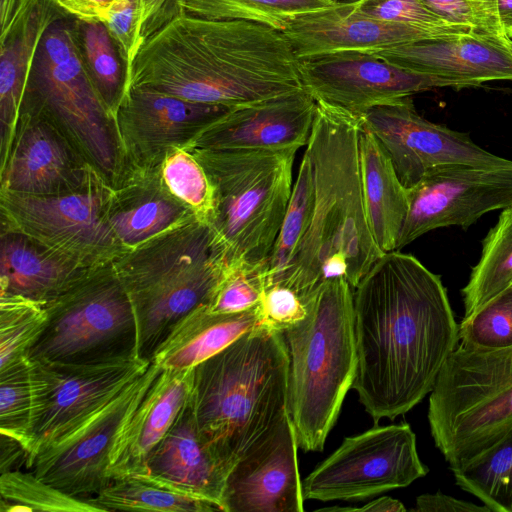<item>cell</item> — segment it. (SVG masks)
I'll use <instances>...</instances> for the list:
<instances>
[{"mask_svg": "<svg viewBox=\"0 0 512 512\" xmlns=\"http://www.w3.org/2000/svg\"><path fill=\"white\" fill-rule=\"evenodd\" d=\"M356 371L352 389L377 425L431 392L459 344L441 277L411 254L384 253L353 292Z\"/></svg>", "mask_w": 512, "mask_h": 512, "instance_id": "6da1fadb", "label": "cell"}, {"mask_svg": "<svg viewBox=\"0 0 512 512\" xmlns=\"http://www.w3.org/2000/svg\"><path fill=\"white\" fill-rule=\"evenodd\" d=\"M130 86L229 108L304 90L300 60L282 30L186 13L143 42Z\"/></svg>", "mask_w": 512, "mask_h": 512, "instance_id": "7a4b0ae2", "label": "cell"}, {"mask_svg": "<svg viewBox=\"0 0 512 512\" xmlns=\"http://www.w3.org/2000/svg\"><path fill=\"white\" fill-rule=\"evenodd\" d=\"M359 133L358 117L317 101L305 150L314 184L312 214L289 266L273 282L291 287L307 302L332 279L344 278L354 289L384 254L366 215Z\"/></svg>", "mask_w": 512, "mask_h": 512, "instance_id": "3957f363", "label": "cell"}, {"mask_svg": "<svg viewBox=\"0 0 512 512\" xmlns=\"http://www.w3.org/2000/svg\"><path fill=\"white\" fill-rule=\"evenodd\" d=\"M288 365L282 333L259 325L191 369L197 427L232 468L287 413Z\"/></svg>", "mask_w": 512, "mask_h": 512, "instance_id": "277c9868", "label": "cell"}, {"mask_svg": "<svg viewBox=\"0 0 512 512\" xmlns=\"http://www.w3.org/2000/svg\"><path fill=\"white\" fill-rule=\"evenodd\" d=\"M113 266L133 307L136 355L148 362L186 315L209 304L230 268L214 231L199 218L127 250Z\"/></svg>", "mask_w": 512, "mask_h": 512, "instance_id": "5b68a950", "label": "cell"}, {"mask_svg": "<svg viewBox=\"0 0 512 512\" xmlns=\"http://www.w3.org/2000/svg\"><path fill=\"white\" fill-rule=\"evenodd\" d=\"M352 289L344 278L326 281L308 301L306 316L281 332L289 361L287 412L305 452L323 450L354 382Z\"/></svg>", "mask_w": 512, "mask_h": 512, "instance_id": "8992f818", "label": "cell"}, {"mask_svg": "<svg viewBox=\"0 0 512 512\" xmlns=\"http://www.w3.org/2000/svg\"><path fill=\"white\" fill-rule=\"evenodd\" d=\"M20 111L41 115L115 187L128 163L114 114L85 63L77 19L66 15L44 33L29 68Z\"/></svg>", "mask_w": 512, "mask_h": 512, "instance_id": "52a82bcc", "label": "cell"}, {"mask_svg": "<svg viewBox=\"0 0 512 512\" xmlns=\"http://www.w3.org/2000/svg\"><path fill=\"white\" fill-rule=\"evenodd\" d=\"M185 150L210 182L207 223L229 267L265 264L290 201L298 150Z\"/></svg>", "mask_w": 512, "mask_h": 512, "instance_id": "ba28073f", "label": "cell"}, {"mask_svg": "<svg viewBox=\"0 0 512 512\" xmlns=\"http://www.w3.org/2000/svg\"><path fill=\"white\" fill-rule=\"evenodd\" d=\"M431 436L449 468L488 448L512 429V347L458 344L430 392Z\"/></svg>", "mask_w": 512, "mask_h": 512, "instance_id": "9c48e42d", "label": "cell"}, {"mask_svg": "<svg viewBox=\"0 0 512 512\" xmlns=\"http://www.w3.org/2000/svg\"><path fill=\"white\" fill-rule=\"evenodd\" d=\"M45 307L46 324L30 360L99 364L138 358L133 307L113 262L90 269Z\"/></svg>", "mask_w": 512, "mask_h": 512, "instance_id": "30bf717a", "label": "cell"}, {"mask_svg": "<svg viewBox=\"0 0 512 512\" xmlns=\"http://www.w3.org/2000/svg\"><path fill=\"white\" fill-rule=\"evenodd\" d=\"M111 190L96 179L59 195L0 191V227L22 232L87 267L110 263L128 250L108 221Z\"/></svg>", "mask_w": 512, "mask_h": 512, "instance_id": "8fae6325", "label": "cell"}, {"mask_svg": "<svg viewBox=\"0 0 512 512\" xmlns=\"http://www.w3.org/2000/svg\"><path fill=\"white\" fill-rule=\"evenodd\" d=\"M31 361L33 410L24 440L26 467L106 406L151 362L138 358L99 364Z\"/></svg>", "mask_w": 512, "mask_h": 512, "instance_id": "7c38bea8", "label": "cell"}, {"mask_svg": "<svg viewBox=\"0 0 512 512\" xmlns=\"http://www.w3.org/2000/svg\"><path fill=\"white\" fill-rule=\"evenodd\" d=\"M416 435L408 423L377 426L345 438L302 482L304 499H364L424 477Z\"/></svg>", "mask_w": 512, "mask_h": 512, "instance_id": "4fadbf2b", "label": "cell"}, {"mask_svg": "<svg viewBox=\"0 0 512 512\" xmlns=\"http://www.w3.org/2000/svg\"><path fill=\"white\" fill-rule=\"evenodd\" d=\"M162 368L151 361L116 397L78 429L41 451L29 470L78 498L95 496L111 481L110 455L115 440Z\"/></svg>", "mask_w": 512, "mask_h": 512, "instance_id": "5bb4252c", "label": "cell"}, {"mask_svg": "<svg viewBox=\"0 0 512 512\" xmlns=\"http://www.w3.org/2000/svg\"><path fill=\"white\" fill-rule=\"evenodd\" d=\"M409 208L396 250L437 228L467 229L482 215L512 206V161L504 165L447 164L407 189Z\"/></svg>", "mask_w": 512, "mask_h": 512, "instance_id": "9a60e30c", "label": "cell"}, {"mask_svg": "<svg viewBox=\"0 0 512 512\" xmlns=\"http://www.w3.org/2000/svg\"><path fill=\"white\" fill-rule=\"evenodd\" d=\"M359 120L360 128L372 133L388 154L406 189L438 166L504 165L512 161L484 150L467 133L423 118L411 97L374 107Z\"/></svg>", "mask_w": 512, "mask_h": 512, "instance_id": "2e32d148", "label": "cell"}, {"mask_svg": "<svg viewBox=\"0 0 512 512\" xmlns=\"http://www.w3.org/2000/svg\"><path fill=\"white\" fill-rule=\"evenodd\" d=\"M304 89L316 101L360 118L370 109L446 83L396 66L373 53L344 51L300 60Z\"/></svg>", "mask_w": 512, "mask_h": 512, "instance_id": "e0dca14e", "label": "cell"}, {"mask_svg": "<svg viewBox=\"0 0 512 512\" xmlns=\"http://www.w3.org/2000/svg\"><path fill=\"white\" fill-rule=\"evenodd\" d=\"M232 108L187 101L143 86H130L116 114L127 163L159 165L188 147Z\"/></svg>", "mask_w": 512, "mask_h": 512, "instance_id": "ac0fdd59", "label": "cell"}, {"mask_svg": "<svg viewBox=\"0 0 512 512\" xmlns=\"http://www.w3.org/2000/svg\"><path fill=\"white\" fill-rule=\"evenodd\" d=\"M297 436L285 413L235 463L226 479L223 512H302Z\"/></svg>", "mask_w": 512, "mask_h": 512, "instance_id": "d6986e66", "label": "cell"}, {"mask_svg": "<svg viewBox=\"0 0 512 512\" xmlns=\"http://www.w3.org/2000/svg\"><path fill=\"white\" fill-rule=\"evenodd\" d=\"M96 179L101 178L56 127L41 115L20 111L10 149L0 161L1 192L59 195Z\"/></svg>", "mask_w": 512, "mask_h": 512, "instance_id": "ffe728a7", "label": "cell"}, {"mask_svg": "<svg viewBox=\"0 0 512 512\" xmlns=\"http://www.w3.org/2000/svg\"><path fill=\"white\" fill-rule=\"evenodd\" d=\"M373 54L401 68L434 76L456 89L495 80L512 81V46L504 35L441 36Z\"/></svg>", "mask_w": 512, "mask_h": 512, "instance_id": "44dd1931", "label": "cell"}, {"mask_svg": "<svg viewBox=\"0 0 512 512\" xmlns=\"http://www.w3.org/2000/svg\"><path fill=\"white\" fill-rule=\"evenodd\" d=\"M316 106L317 101L304 89L235 107L207 127L186 148L298 150L308 144Z\"/></svg>", "mask_w": 512, "mask_h": 512, "instance_id": "7402d4cb", "label": "cell"}, {"mask_svg": "<svg viewBox=\"0 0 512 512\" xmlns=\"http://www.w3.org/2000/svg\"><path fill=\"white\" fill-rule=\"evenodd\" d=\"M299 60L344 51L374 53L448 35L446 31L386 22L361 12L354 1L299 16L284 30Z\"/></svg>", "mask_w": 512, "mask_h": 512, "instance_id": "603a6c76", "label": "cell"}, {"mask_svg": "<svg viewBox=\"0 0 512 512\" xmlns=\"http://www.w3.org/2000/svg\"><path fill=\"white\" fill-rule=\"evenodd\" d=\"M66 15L54 0H0V161L10 149L29 68L42 37Z\"/></svg>", "mask_w": 512, "mask_h": 512, "instance_id": "cb8c5ba5", "label": "cell"}, {"mask_svg": "<svg viewBox=\"0 0 512 512\" xmlns=\"http://www.w3.org/2000/svg\"><path fill=\"white\" fill-rule=\"evenodd\" d=\"M107 216L116 237L128 250L199 218L171 192L162 175V163L148 166L128 163L111 190Z\"/></svg>", "mask_w": 512, "mask_h": 512, "instance_id": "d4e9b609", "label": "cell"}, {"mask_svg": "<svg viewBox=\"0 0 512 512\" xmlns=\"http://www.w3.org/2000/svg\"><path fill=\"white\" fill-rule=\"evenodd\" d=\"M232 467L201 435L188 402L153 449L146 473L183 493L201 498L222 510V495Z\"/></svg>", "mask_w": 512, "mask_h": 512, "instance_id": "484cf974", "label": "cell"}, {"mask_svg": "<svg viewBox=\"0 0 512 512\" xmlns=\"http://www.w3.org/2000/svg\"><path fill=\"white\" fill-rule=\"evenodd\" d=\"M190 391L191 369H162L115 440L108 469L111 480L146 473L149 455L188 402Z\"/></svg>", "mask_w": 512, "mask_h": 512, "instance_id": "4316f807", "label": "cell"}, {"mask_svg": "<svg viewBox=\"0 0 512 512\" xmlns=\"http://www.w3.org/2000/svg\"><path fill=\"white\" fill-rule=\"evenodd\" d=\"M92 268L22 232L0 227V295L46 306Z\"/></svg>", "mask_w": 512, "mask_h": 512, "instance_id": "83f0119b", "label": "cell"}, {"mask_svg": "<svg viewBox=\"0 0 512 512\" xmlns=\"http://www.w3.org/2000/svg\"><path fill=\"white\" fill-rule=\"evenodd\" d=\"M259 325V304L238 313H214L200 306L173 328L152 361L162 369H192Z\"/></svg>", "mask_w": 512, "mask_h": 512, "instance_id": "f1b7e54d", "label": "cell"}, {"mask_svg": "<svg viewBox=\"0 0 512 512\" xmlns=\"http://www.w3.org/2000/svg\"><path fill=\"white\" fill-rule=\"evenodd\" d=\"M359 161L371 233L383 253L395 251L409 208L407 189L375 136L361 128Z\"/></svg>", "mask_w": 512, "mask_h": 512, "instance_id": "f546056e", "label": "cell"}, {"mask_svg": "<svg viewBox=\"0 0 512 512\" xmlns=\"http://www.w3.org/2000/svg\"><path fill=\"white\" fill-rule=\"evenodd\" d=\"M86 499L101 511H221L217 505L176 490L147 473L112 479L98 494Z\"/></svg>", "mask_w": 512, "mask_h": 512, "instance_id": "4dcf8cb0", "label": "cell"}, {"mask_svg": "<svg viewBox=\"0 0 512 512\" xmlns=\"http://www.w3.org/2000/svg\"><path fill=\"white\" fill-rule=\"evenodd\" d=\"M512 287V206L503 209L482 242L481 256L461 290L464 317Z\"/></svg>", "mask_w": 512, "mask_h": 512, "instance_id": "1f68e13d", "label": "cell"}, {"mask_svg": "<svg viewBox=\"0 0 512 512\" xmlns=\"http://www.w3.org/2000/svg\"><path fill=\"white\" fill-rule=\"evenodd\" d=\"M450 470L456 485L478 498L491 512H512V429Z\"/></svg>", "mask_w": 512, "mask_h": 512, "instance_id": "d6a6232c", "label": "cell"}, {"mask_svg": "<svg viewBox=\"0 0 512 512\" xmlns=\"http://www.w3.org/2000/svg\"><path fill=\"white\" fill-rule=\"evenodd\" d=\"M339 0H183V13L207 19L245 20L284 30L304 14Z\"/></svg>", "mask_w": 512, "mask_h": 512, "instance_id": "836d02e7", "label": "cell"}, {"mask_svg": "<svg viewBox=\"0 0 512 512\" xmlns=\"http://www.w3.org/2000/svg\"><path fill=\"white\" fill-rule=\"evenodd\" d=\"M82 54L108 109L116 114L128 89L126 66L106 26L77 20Z\"/></svg>", "mask_w": 512, "mask_h": 512, "instance_id": "e575fe53", "label": "cell"}, {"mask_svg": "<svg viewBox=\"0 0 512 512\" xmlns=\"http://www.w3.org/2000/svg\"><path fill=\"white\" fill-rule=\"evenodd\" d=\"M313 202L311 163L304 152L283 222L266 262V286L276 281L289 266L308 229Z\"/></svg>", "mask_w": 512, "mask_h": 512, "instance_id": "d590c367", "label": "cell"}, {"mask_svg": "<svg viewBox=\"0 0 512 512\" xmlns=\"http://www.w3.org/2000/svg\"><path fill=\"white\" fill-rule=\"evenodd\" d=\"M0 511L97 512L100 508L38 478L33 472L0 475Z\"/></svg>", "mask_w": 512, "mask_h": 512, "instance_id": "8d00e7d4", "label": "cell"}, {"mask_svg": "<svg viewBox=\"0 0 512 512\" xmlns=\"http://www.w3.org/2000/svg\"><path fill=\"white\" fill-rule=\"evenodd\" d=\"M47 319L46 307L15 295H0V369L28 358Z\"/></svg>", "mask_w": 512, "mask_h": 512, "instance_id": "74e56055", "label": "cell"}, {"mask_svg": "<svg viewBox=\"0 0 512 512\" xmlns=\"http://www.w3.org/2000/svg\"><path fill=\"white\" fill-rule=\"evenodd\" d=\"M33 410V383L29 358L0 369V432L23 444Z\"/></svg>", "mask_w": 512, "mask_h": 512, "instance_id": "f35d334b", "label": "cell"}, {"mask_svg": "<svg viewBox=\"0 0 512 512\" xmlns=\"http://www.w3.org/2000/svg\"><path fill=\"white\" fill-rule=\"evenodd\" d=\"M458 337L460 344L476 349L512 347V287L463 317Z\"/></svg>", "mask_w": 512, "mask_h": 512, "instance_id": "ab89813d", "label": "cell"}, {"mask_svg": "<svg viewBox=\"0 0 512 512\" xmlns=\"http://www.w3.org/2000/svg\"><path fill=\"white\" fill-rule=\"evenodd\" d=\"M162 175L171 192L207 222L212 210V188L197 160L185 149H175L163 160Z\"/></svg>", "mask_w": 512, "mask_h": 512, "instance_id": "60d3db41", "label": "cell"}, {"mask_svg": "<svg viewBox=\"0 0 512 512\" xmlns=\"http://www.w3.org/2000/svg\"><path fill=\"white\" fill-rule=\"evenodd\" d=\"M266 263L230 267L218 283L208 309L214 313H238L257 306L265 286Z\"/></svg>", "mask_w": 512, "mask_h": 512, "instance_id": "b9f144b4", "label": "cell"}, {"mask_svg": "<svg viewBox=\"0 0 512 512\" xmlns=\"http://www.w3.org/2000/svg\"><path fill=\"white\" fill-rule=\"evenodd\" d=\"M358 9L378 20L454 34H481L461 25H452L431 12L420 0H355Z\"/></svg>", "mask_w": 512, "mask_h": 512, "instance_id": "7bdbcfd3", "label": "cell"}, {"mask_svg": "<svg viewBox=\"0 0 512 512\" xmlns=\"http://www.w3.org/2000/svg\"><path fill=\"white\" fill-rule=\"evenodd\" d=\"M140 12L141 0H120L111 8L104 22L126 66L128 84L133 62L143 43Z\"/></svg>", "mask_w": 512, "mask_h": 512, "instance_id": "ee69618b", "label": "cell"}, {"mask_svg": "<svg viewBox=\"0 0 512 512\" xmlns=\"http://www.w3.org/2000/svg\"><path fill=\"white\" fill-rule=\"evenodd\" d=\"M259 307L260 326L282 332L306 316L308 302L291 287L272 283L265 286Z\"/></svg>", "mask_w": 512, "mask_h": 512, "instance_id": "f6af8a7d", "label": "cell"}, {"mask_svg": "<svg viewBox=\"0 0 512 512\" xmlns=\"http://www.w3.org/2000/svg\"><path fill=\"white\" fill-rule=\"evenodd\" d=\"M446 23L470 27L481 34H493L470 0H420ZM497 35V34H495Z\"/></svg>", "mask_w": 512, "mask_h": 512, "instance_id": "bcb514c9", "label": "cell"}, {"mask_svg": "<svg viewBox=\"0 0 512 512\" xmlns=\"http://www.w3.org/2000/svg\"><path fill=\"white\" fill-rule=\"evenodd\" d=\"M182 13L183 0H141L140 36L142 42Z\"/></svg>", "mask_w": 512, "mask_h": 512, "instance_id": "7dc6e473", "label": "cell"}, {"mask_svg": "<svg viewBox=\"0 0 512 512\" xmlns=\"http://www.w3.org/2000/svg\"><path fill=\"white\" fill-rule=\"evenodd\" d=\"M118 1L120 0H54L62 11L77 20L103 24Z\"/></svg>", "mask_w": 512, "mask_h": 512, "instance_id": "c3c4849f", "label": "cell"}, {"mask_svg": "<svg viewBox=\"0 0 512 512\" xmlns=\"http://www.w3.org/2000/svg\"><path fill=\"white\" fill-rule=\"evenodd\" d=\"M413 510L418 512H491L485 505L479 506L463 501L441 491L418 496L416 507Z\"/></svg>", "mask_w": 512, "mask_h": 512, "instance_id": "681fc988", "label": "cell"}, {"mask_svg": "<svg viewBox=\"0 0 512 512\" xmlns=\"http://www.w3.org/2000/svg\"><path fill=\"white\" fill-rule=\"evenodd\" d=\"M0 472L19 470L22 464L27 463L28 451L17 438L0 432Z\"/></svg>", "mask_w": 512, "mask_h": 512, "instance_id": "f907efd6", "label": "cell"}, {"mask_svg": "<svg viewBox=\"0 0 512 512\" xmlns=\"http://www.w3.org/2000/svg\"><path fill=\"white\" fill-rule=\"evenodd\" d=\"M478 9L487 28L493 34L504 35L497 16L496 0H470ZM505 36V35H504Z\"/></svg>", "mask_w": 512, "mask_h": 512, "instance_id": "816d5d0a", "label": "cell"}, {"mask_svg": "<svg viewBox=\"0 0 512 512\" xmlns=\"http://www.w3.org/2000/svg\"><path fill=\"white\" fill-rule=\"evenodd\" d=\"M346 511L403 512L406 511V508L400 501L384 496L379 497L360 508L346 507Z\"/></svg>", "mask_w": 512, "mask_h": 512, "instance_id": "f5cc1de1", "label": "cell"}, {"mask_svg": "<svg viewBox=\"0 0 512 512\" xmlns=\"http://www.w3.org/2000/svg\"><path fill=\"white\" fill-rule=\"evenodd\" d=\"M497 16L503 34L512 40V0H496Z\"/></svg>", "mask_w": 512, "mask_h": 512, "instance_id": "db71d44e", "label": "cell"}, {"mask_svg": "<svg viewBox=\"0 0 512 512\" xmlns=\"http://www.w3.org/2000/svg\"><path fill=\"white\" fill-rule=\"evenodd\" d=\"M339 1H355V0H339Z\"/></svg>", "mask_w": 512, "mask_h": 512, "instance_id": "11a10c76", "label": "cell"}, {"mask_svg": "<svg viewBox=\"0 0 512 512\" xmlns=\"http://www.w3.org/2000/svg\"><path fill=\"white\" fill-rule=\"evenodd\" d=\"M511 46H512V40H510Z\"/></svg>", "mask_w": 512, "mask_h": 512, "instance_id": "9f6ffc18", "label": "cell"}]
</instances>
